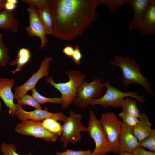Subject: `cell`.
<instances>
[{"mask_svg":"<svg viewBox=\"0 0 155 155\" xmlns=\"http://www.w3.org/2000/svg\"><path fill=\"white\" fill-rule=\"evenodd\" d=\"M118 153V155H134L133 153L126 152H120Z\"/></svg>","mask_w":155,"mask_h":155,"instance_id":"cell-37","label":"cell"},{"mask_svg":"<svg viewBox=\"0 0 155 155\" xmlns=\"http://www.w3.org/2000/svg\"><path fill=\"white\" fill-rule=\"evenodd\" d=\"M104 84L106 88L105 93L100 98L91 100L89 103L90 105H99L104 108L111 107L119 108H121L125 98H134L140 104L143 103L146 101L143 95H138L140 93L139 91L123 92L120 89L112 86L110 82L108 80L104 82Z\"/></svg>","mask_w":155,"mask_h":155,"instance_id":"cell-3","label":"cell"},{"mask_svg":"<svg viewBox=\"0 0 155 155\" xmlns=\"http://www.w3.org/2000/svg\"><path fill=\"white\" fill-rule=\"evenodd\" d=\"M45 30L46 35H53L54 20L53 15L49 7L37 10Z\"/></svg>","mask_w":155,"mask_h":155,"instance_id":"cell-19","label":"cell"},{"mask_svg":"<svg viewBox=\"0 0 155 155\" xmlns=\"http://www.w3.org/2000/svg\"><path fill=\"white\" fill-rule=\"evenodd\" d=\"M102 79L99 77L94 78L88 82L84 80L78 87L77 95L73 103L81 108L87 107L93 99L100 98L103 95L104 82Z\"/></svg>","mask_w":155,"mask_h":155,"instance_id":"cell-6","label":"cell"},{"mask_svg":"<svg viewBox=\"0 0 155 155\" xmlns=\"http://www.w3.org/2000/svg\"><path fill=\"white\" fill-rule=\"evenodd\" d=\"M136 100H132L129 97L125 99L121 108L122 111L131 116L138 118L142 113L137 106Z\"/></svg>","mask_w":155,"mask_h":155,"instance_id":"cell-21","label":"cell"},{"mask_svg":"<svg viewBox=\"0 0 155 155\" xmlns=\"http://www.w3.org/2000/svg\"><path fill=\"white\" fill-rule=\"evenodd\" d=\"M43 127L49 132L58 137L62 134L63 131L62 125L60 122L54 119H45L42 122Z\"/></svg>","mask_w":155,"mask_h":155,"instance_id":"cell-22","label":"cell"},{"mask_svg":"<svg viewBox=\"0 0 155 155\" xmlns=\"http://www.w3.org/2000/svg\"><path fill=\"white\" fill-rule=\"evenodd\" d=\"M152 126L148 116L145 113H142L137 124L132 127L133 134L139 142L149 135Z\"/></svg>","mask_w":155,"mask_h":155,"instance_id":"cell-17","label":"cell"},{"mask_svg":"<svg viewBox=\"0 0 155 155\" xmlns=\"http://www.w3.org/2000/svg\"><path fill=\"white\" fill-rule=\"evenodd\" d=\"M6 0H0V13L4 9Z\"/></svg>","mask_w":155,"mask_h":155,"instance_id":"cell-36","label":"cell"},{"mask_svg":"<svg viewBox=\"0 0 155 155\" xmlns=\"http://www.w3.org/2000/svg\"><path fill=\"white\" fill-rule=\"evenodd\" d=\"M10 59L8 48L3 41L2 34H0V66H5Z\"/></svg>","mask_w":155,"mask_h":155,"instance_id":"cell-24","label":"cell"},{"mask_svg":"<svg viewBox=\"0 0 155 155\" xmlns=\"http://www.w3.org/2000/svg\"><path fill=\"white\" fill-rule=\"evenodd\" d=\"M16 5L13 4L6 0L4 6V9L9 11H13L16 8Z\"/></svg>","mask_w":155,"mask_h":155,"instance_id":"cell-35","label":"cell"},{"mask_svg":"<svg viewBox=\"0 0 155 155\" xmlns=\"http://www.w3.org/2000/svg\"><path fill=\"white\" fill-rule=\"evenodd\" d=\"M19 24V21L14 16L13 11L4 9L0 13V29L10 30L15 33L18 31Z\"/></svg>","mask_w":155,"mask_h":155,"instance_id":"cell-18","label":"cell"},{"mask_svg":"<svg viewBox=\"0 0 155 155\" xmlns=\"http://www.w3.org/2000/svg\"><path fill=\"white\" fill-rule=\"evenodd\" d=\"M15 130L20 134L33 136L48 142L57 140V137L47 131L41 121L27 120L21 121L16 126Z\"/></svg>","mask_w":155,"mask_h":155,"instance_id":"cell-9","label":"cell"},{"mask_svg":"<svg viewBox=\"0 0 155 155\" xmlns=\"http://www.w3.org/2000/svg\"><path fill=\"white\" fill-rule=\"evenodd\" d=\"M17 109L14 115L21 121L27 120L41 121L48 118L54 119L64 122L66 116L63 113H52L48 111L47 108L44 109L36 108L34 111H27L24 110L22 106L18 103H15Z\"/></svg>","mask_w":155,"mask_h":155,"instance_id":"cell-10","label":"cell"},{"mask_svg":"<svg viewBox=\"0 0 155 155\" xmlns=\"http://www.w3.org/2000/svg\"><path fill=\"white\" fill-rule=\"evenodd\" d=\"M151 0H127V3L132 6L134 11L133 19L129 25L131 30H141V18Z\"/></svg>","mask_w":155,"mask_h":155,"instance_id":"cell-16","label":"cell"},{"mask_svg":"<svg viewBox=\"0 0 155 155\" xmlns=\"http://www.w3.org/2000/svg\"><path fill=\"white\" fill-rule=\"evenodd\" d=\"M18 103L21 105H28L37 109H42V107L32 96L25 94L21 96L17 100Z\"/></svg>","mask_w":155,"mask_h":155,"instance_id":"cell-26","label":"cell"},{"mask_svg":"<svg viewBox=\"0 0 155 155\" xmlns=\"http://www.w3.org/2000/svg\"><path fill=\"white\" fill-rule=\"evenodd\" d=\"M86 132L95 144V147L91 155H105L111 152L106 134L98 119L92 110L89 115Z\"/></svg>","mask_w":155,"mask_h":155,"instance_id":"cell-7","label":"cell"},{"mask_svg":"<svg viewBox=\"0 0 155 155\" xmlns=\"http://www.w3.org/2000/svg\"><path fill=\"white\" fill-rule=\"evenodd\" d=\"M139 146L140 142L133 134L132 127L122 122L118 152L132 153Z\"/></svg>","mask_w":155,"mask_h":155,"instance_id":"cell-13","label":"cell"},{"mask_svg":"<svg viewBox=\"0 0 155 155\" xmlns=\"http://www.w3.org/2000/svg\"><path fill=\"white\" fill-rule=\"evenodd\" d=\"M15 80L13 79L0 78V98L7 107L9 113L14 116L17 108L13 101L14 96L11 90L14 86Z\"/></svg>","mask_w":155,"mask_h":155,"instance_id":"cell-14","label":"cell"},{"mask_svg":"<svg viewBox=\"0 0 155 155\" xmlns=\"http://www.w3.org/2000/svg\"><path fill=\"white\" fill-rule=\"evenodd\" d=\"M82 119L81 114L69 110V116L62 125L63 131L59 139L63 148H66L69 143L75 145L81 141V132L87 130L86 127L82 124Z\"/></svg>","mask_w":155,"mask_h":155,"instance_id":"cell-5","label":"cell"},{"mask_svg":"<svg viewBox=\"0 0 155 155\" xmlns=\"http://www.w3.org/2000/svg\"><path fill=\"white\" fill-rule=\"evenodd\" d=\"M32 96L37 102L40 105L46 103L61 104V98H47L40 94L35 88L32 90Z\"/></svg>","mask_w":155,"mask_h":155,"instance_id":"cell-23","label":"cell"},{"mask_svg":"<svg viewBox=\"0 0 155 155\" xmlns=\"http://www.w3.org/2000/svg\"><path fill=\"white\" fill-rule=\"evenodd\" d=\"M127 2V0H98L99 5L101 4L106 5L111 12H114Z\"/></svg>","mask_w":155,"mask_h":155,"instance_id":"cell-27","label":"cell"},{"mask_svg":"<svg viewBox=\"0 0 155 155\" xmlns=\"http://www.w3.org/2000/svg\"><path fill=\"white\" fill-rule=\"evenodd\" d=\"M1 102H0V111L1 110Z\"/></svg>","mask_w":155,"mask_h":155,"instance_id":"cell-38","label":"cell"},{"mask_svg":"<svg viewBox=\"0 0 155 155\" xmlns=\"http://www.w3.org/2000/svg\"><path fill=\"white\" fill-rule=\"evenodd\" d=\"M132 153L134 155H155V152L146 150L140 146H139Z\"/></svg>","mask_w":155,"mask_h":155,"instance_id":"cell-33","label":"cell"},{"mask_svg":"<svg viewBox=\"0 0 155 155\" xmlns=\"http://www.w3.org/2000/svg\"><path fill=\"white\" fill-rule=\"evenodd\" d=\"M91 151L90 149L86 150H73L67 149L65 151L62 152H57V155H91Z\"/></svg>","mask_w":155,"mask_h":155,"instance_id":"cell-31","label":"cell"},{"mask_svg":"<svg viewBox=\"0 0 155 155\" xmlns=\"http://www.w3.org/2000/svg\"><path fill=\"white\" fill-rule=\"evenodd\" d=\"M118 115L122 120V122L132 127L136 125L138 121V118L129 115L123 111L120 113Z\"/></svg>","mask_w":155,"mask_h":155,"instance_id":"cell-28","label":"cell"},{"mask_svg":"<svg viewBox=\"0 0 155 155\" xmlns=\"http://www.w3.org/2000/svg\"><path fill=\"white\" fill-rule=\"evenodd\" d=\"M27 10L29 13V24L26 27L25 30L28 38L37 36L40 38L41 42L40 49L45 47L48 42L44 28L35 8L29 5Z\"/></svg>","mask_w":155,"mask_h":155,"instance_id":"cell-12","label":"cell"},{"mask_svg":"<svg viewBox=\"0 0 155 155\" xmlns=\"http://www.w3.org/2000/svg\"><path fill=\"white\" fill-rule=\"evenodd\" d=\"M98 0H49L54 20L53 35L69 41L82 34L97 19Z\"/></svg>","mask_w":155,"mask_h":155,"instance_id":"cell-1","label":"cell"},{"mask_svg":"<svg viewBox=\"0 0 155 155\" xmlns=\"http://www.w3.org/2000/svg\"><path fill=\"white\" fill-rule=\"evenodd\" d=\"M74 50V47L70 44L66 45L62 49L63 53L66 56L71 57Z\"/></svg>","mask_w":155,"mask_h":155,"instance_id":"cell-34","label":"cell"},{"mask_svg":"<svg viewBox=\"0 0 155 155\" xmlns=\"http://www.w3.org/2000/svg\"><path fill=\"white\" fill-rule=\"evenodd\" d=\"M141 30L140 35H153L155 34V1L150 2L144 12L141 18Z\"/></svg>","mask_w":155,"mask_h":155,"instance_id":"cell-15","label":"cell"},{"mask_svg":"<svg viewBox=\"0 0 155 155\" xmlns=\"http://www.w3.org/2000/svg\"><path fill=\"white\" fill-rule=\"evenodd\" d=\"M69 78L65 82H55L53 76L48 77L46 82L57 89L61 94L62 107L63 109L69 108L73 103L77 95V90L81 84L85 80L86 76L77 70H70L65 73Z\"/></svg>","mask_w":155,"mask_h":155,"instance_id":"cell-4","label":"cell"},{"mask_svg":"<svg viewBox=\"0 0 155 155\" xmlns=\"http://www.w3.org/2000/svg\"><path fill=\"white\" fill-rule=\"evenodd\" d=\"M99 120L109 142L111 152L118 153L122 121L113 112L102 113Z\"/></svg>","mask_w":155,"mask_h":155,"instance_id":"cell-8","label":"cell"},{"mask_svg":"<svg viewBox=\"0 0 155 155\" xmlns=\"http://www.w3.org/2000/svg\"><path fill=\"white\" fill-rule=\"evenodd\" d=\"M71 57L73 61L76 64L79 65L81 63L80 61L82 55L78 46H75L73 52Z\"/></svg>","mask_w":155,"mask_h":155,"instance_id":"cell-32","label":"cell"},{"mask_svg":"<svg viewBox=\"0 0 155 155\" xmlns=\"http://www.w3.org/2000/svg\"><path fill=\"white\" fill-rule=\"evenodd\" d=\"M31 57L30 51L26 48H22L18 51L16 58L12 60L10 62L9 64L11 65H17L16 69L11 71L13 74L21 71L24 65L29 61Z\"/></svg>","mask_w":155,"mask_h":155,"instance_id":"cell-20","label":"cell"},{"mask_svg":"<svg viewBox=\"0 0 155 155\" xmlns=\"http://www.w3.org/2000/svg\"><path fill=\"white\" fill-rule=\"evenodd\" d=\"M21 1L40 9L49 7V0H22Z\"/></svg>","mask_w":155,"mask_h":155,"instance_id":"cell-29","label":"cell"},{"mask_svg":"<svg viewBox=\"0 0 155 155\" xmlns=\"http://www.w3.org/2000/svg\"><path fill=\"white\" fill-rule=\"evenodd\" d=\"M109 62L111 65L118 67L121 69L123 84L129 86L136 84L141 85L148 93L154 96L151 89L152 83L141 74V69L134 58L131 59L128 55L123 57L120 55H114L113 60H110Z\"/></svg>","mask_w":155,"mask_h":155,"instance_id":"cell-2","label":"cell"},{"mask_svg":"<svg viewBox=\"0 0 155 155\" xmlns=\"http://www.w3.org/2000/svg\"><path fill=\"white\" fill-rule=\"evenodd\" d=\"M140 146L155 152V129H152L149 135L140 142Z\"/></svg>","mask_w":155,"mask_h":155,"instance_id":"cell-25","label":"cell"},{"mask_svg":"<svg viewBox=\"0 0 155 155\" xmlns=\"http://www.w3.org/2000/svg\"><path fill=\"white\" fill-rule=\"evenodd\" d=\"M0 149L3 155H20L16 152L17 148L12 144L3 142Z\"/></svg>","mask_w":155,"mask_h":155,"instance_id":"cell-30","label":"cell"},{"mask_svg":"<svg viewBox=\"0 0 155 155\" xmlns=\"http://www.w3.org/2000/svg\"><path fill=\"white\" fill-rule=\"evenodd\" d=\"M53 60L52 57H45L44 60L41 61L38 70L33 73L24 84L16 87L14 93V98L18 100L21 96L26 94L28 91L34 88L37 82L41 78L45 76L48 77V69L50 62Z\"/></svg>","mask_w":155,"mask_h":155,"instance_id":"cell-11","label":"cell"}]
</instances>
